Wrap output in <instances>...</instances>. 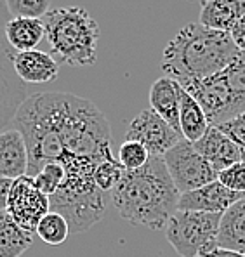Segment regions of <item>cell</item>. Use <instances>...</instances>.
I'll return each instance as SVG.
<instances>
[{
    "label": "cell",
    "instance_id": "26",
    "mask_svg": "<svg viewBox=\"0 0 245 257\" xmlns=\"http://www.w3.org/2000/svg\"><path fill=\"white\" fill-rule=\"evenodd\" d=\"M217 128H221V131L238 146L240 153H242V162H245V111L240 113L235 118H231L229 122H224V123H221V125H217Z\"/></svg>",
    "mask_w": 245,
    "mask_h": 257
},
{
    "label": "cell",
    "instance_id": "6",
    "mask_svg": "<svg viewBox=\"0 0 245 257\" xmlns=\"http://www.w3.org/2000/svg\"><path fill=\"white\" fill-rule=\"evenodd\" d=\"M162 158L171 174L172 183L181 195L202 188L217 179V172L212 169V165L195 150L193 143L186 141V139H183L179 145L169 150Z\"/></svg>",
    "mask_w": 245,
    "mask_h": 257
},
{
    "label": "cell",
    "instance_id": "3",
    "mask_svg": "<svg viewBox=\"0 0 245 257\" xmlns=\"http://www.w3.org/2000/svg\"><path fill=\"white\" fill-rule=\"evenodd\" d=\"M45 39L58 63L90 66L97 61L101 30L84 7H58L42 18Z\"/></svg>",
    "mask_w": 245,
    "mask_h": 257
},
{
    "label": "cell",
    "instance_id": "13",
    "mask_svg": "<svg viewBox=\"0 0 245 257\" xmlns=\"http://www.w3.org/2000/svg\"><path fill=\"white\" fill-rule=\"evenodd\" d=\"M179 90L181 85L171 77H160L150 87V108L165 120L176 132L179 127ZM183 136V134H181Z\"/></svg>",
    "mask_w": 245,
    "mask_h": 257
},
{
    "label": "cell",
    "instance_id": "4",
    "mask_svg": "<svg viewBox=\"0 0 245 257\" xmlns=\"http://www.w3.org/2000/svg\"><path fill=\"white\" fill-rule=\"evenodd\" d=\"M221 214L178 210L165 224V236L183 257H207L216 250Z\"/></svg>",
    "mask_w": 245,
    "mask_h": 257
},
{
    "label": "cell",
    "instance_id": "14",
    "mask_svg": "<svg viewBox=\"0 0 245 257\" xmlns=\"http://www.w3.org/2000/svg\"><path fill=\"white\" fill-rule=\"evenodd\" d=\"M245 16V0H209L202 4L200 25L210 30L229 33Z\"/></svg>",
    "mask_w": 245,
    "mask_h": 257
},
{
    "label": "cell",
    "instance_id": "18",
    "mask_svg": "<svg viewBox=\"0 0 245 257\" xmlns=\"http://www.w3.org/2000/svg\"><path fill=\"white\" fill-rule=\"evenodd\" d=\"M33 243V235L25 231L7 212H0V257H20Z\"/></svg>",
    "mask_w": 245,
    "mask_h": 257
},
{
    "label": "cell",
    "instance_id": "23",
    "mask_svg": "<svg viewBox=\"0 0 245 257\" xmlns=\"http://www.w3.org/2000/svg\"><path fill=\"white\" fill-rule=\"evenodd\" d=\"M11 18H39L49 13L51 0H6Z\"/></svg>",
    "mask_w": 245,
    "mask_h": 257
},
{
    "label": "cell",
    "instance_id": "2",
    "mask_svg": "<svg viewBox=\"0 0 245 257\" xmlns=\"http://www.w3.org/2000/svg\"><path fill=\"white\" fill-rule=\"evenodd\" d=\"M240 52L229 33L210 30L200 23H190L165 45L162 70L165 77L183 85L223 71Z\"/></svg>",
    "mask_w": 245,
    "mask_h": 257
},
{
    "label": "cell",
    "instance_id": "10",
    "mask_svg": "<svg viewBox=\"0 0 245 257\" xmlns=\"http://www.w3.org/2000/svg\"><path fill=\"white\" fill-rule=\"evenodd\" d=\"M193 146L212 165V169L217 174L236 162H242V153H240L238 146L217 127L210 125L209 131L203 134V138L193 143Z\"/></svg>",
    "mask_w": 245,
    "mask_h": 257
},
{
    "label": "cell",
    "instance_id": "8",
    "mask_svg": "<svg viewBox=\"0 0 245 257\" xmlns=\"http://www.w3.org/2000/svg\"><path fill=\"white\" fill-rule=\"evenodd\" d=\"M127 141H138L148 150L150 157H164L169 150L183 141V136L176 132L152 108L143 109L133 118L126 132Z\"/></svg>",
    "mask_w": 245,
    "mask_h": 257
},
{
    "label": "cell",
    "instance_id": "29",
    "mask_svg": "<svg viewBox=\"0 0 245 257\" xmlns=\"http://www.w3.org/2000/svg\"><path fill=\"white\" fill-rule=\"evenodd\" d=\"M207 257H245V254L236 250H228V248H221L217 247L216 250H212Z\"/></svg>",
    "mask_w": 245,
    "mask_h": 257
},
{
    "label": "cell",
    "instance_id": "25",
    "mask_svg": "<svg viewBox=\"0 0 245 257\" xmlns=\"http://www.w3.org/2000/svg\"><path fill=\"white\" fill-rule=\"evenodd\" d=\"M217 181L228 190L245 193V162H236L226 167L224 171L217 174Z\"/></svg>",
    "mask_w": 245,
    "mask_h": 257
},
{
    "label": "cell",
    "instance_id": "22",
    "mask_svg": "<svg viewBox=\"0 0 245 257\" xmlns=\"http://www.w3.org/2000/svg\"><path fill=\"white\" fill-rule=\"evenodd\" d=\"M150 160V153L141 143L138 141H124L118 150V162L126 171H138L145 167Z\"/></svg>",
    "mask_w": 245,
    "mask_h": 257
},
{
    "label": "cell",
    "instance_id": "15",
    "mask_svg": "<svg viewBox=\"0 0 245 257\" xmlns=\"http://www.w3.org/2000/svg\"><path fill=\"white\" fill-rule=\"evenodd\" d=\"M7 44L16 52L33 51L45 37L44 23L39 18H11L4 26Z\"/></svg>",
    "mask_w": 245,
    "mask_h": 257
},
{
    "label": "cell",
    "instance_id": "19",
    "mask_svg": "<svg viewBox=\"0 0 245 257\" xmlns=\"http://www.w3.org/2000/svg\"><path fill=\"white\" fill-rule=\"evenodd\" d=\"M35 233L47 245H61L70 236V224H68L65 215L51 210L40 219Z\"/></svg>",
    "mask_w": 245,
    "mask_h": 257
},
{
    "label": "cell",
    "instance_id": "7",
    "mask_svg": "<svg viewBox=\"0 0 245 257\" xmlns=\"http://www.w3.org/2000/svg\"><path fill=\"white\" fill-rule=\"evenodd\" d=\"M6 212L20 228L33 235L40 219L51 212V198L35 186L32 176L18 177L11 188Z\"/></svg>",
    "mask_w": 245,
    "mask_h": 257
},
{
    "label": "cell",
    "instance_id": "27",
    "mask_svg": "<svg viewBox=\"0 0 245 257\" xmlns=\"http://www.w3.org/2000/svg\"><path fill=\"white\" fill-rule=\"evenodd\" d=\"M229 35H231L233 42L236 44V47H238L242 52H245V16L240 18L238 23L233 26V30L229 32Z\"/></svg>",
    "mask_w": 245,
    "mask_h": 257
},
{
    "label": "cell",
    "instance_id": "17",
    "mask_svg": "<svg viewBox=\"0 0 245 257\" xmlns=\"http://www.w3.org/2000/svg\"><path fill=\"white\" fill-rule=\"evenodd\" d=\"M179 127L183 139L190 143H197L198 139H202L210 127L205 111L183 87L179 90Z\"/></svg>",
    "mask_w": 245,
    "mask_h": 257
},
{
    "label": "cell",
    "instance_id": "9",
    "mask_svg": "<svg viewBox=\"0 0 245 257\" xmlns=\"http://www.w3.org/2000/svg\"><path fill=\"white\" fill-rule=\"evenodd\" d=\"M245 193H236L228 190L219 181L205 184L193 191L183 193L179 196L178 210H191V212H207L223 215L233 203L243 198Z\"/></svg>",
    "mask_w": 245,
    "mask_h": 257
},
{
    "label": "cell",
    "instance_id": "21",
    "mask_svg": "<svg viewBox=\"0 0 245 257\" xmlns=\"http://www.w3.org/2000/svg\"><path fill=\"white\" fill-rule=\"evenodd\" d=\"M126 169L122 167V164L118 162V158H111V160L101 162L96 167L94 172V183L104 193H111L116 188V184L120 183V179L124 177Z\"/></svg>",
    "mask_w": 245,
    "mask_h": 257
},
{
    "label": "cell",
    "instance_id": "28",
    "mask_svg": "<svg viewBox=\"0 0 245 257\" xmlns=\"http://www.w3.org/2000/svg\"><path fill=\"white\" fill-rule=\"evenodd\" d=\"M13 184H14V179H9V177H0V212H6L7 198H9V193H11Z\"/></svg>",
    "mask_w": 245,
    "mask_h": 257
},
{
    "label": "cell",
    "instance_id": "1",
    "mask_svg": "<svg viewBox=\"0 0 245 257\" xmlns=\"http://www.w3.org/2000/svg\"><path fill=\"white\" fill-rule=\"evenodd\" d=\"M181 193L162 157H150L145 167L126 171L110 200L120 217L148 229H164L178 212Z\"/></svg>",
    "mask_w": 245,
    "mask_h": 257
},
{
    "label": "cell",
    "instance_id": "20",
    "mask_svg": "<svg viewBox=\"0 0 245 257\" xmlns=\"http://www.w3.org/2000/svg\"><path fill=\"white\" fill-rule=\"evenodd\" d=\"M65 179H66V172L61 164H47L33 176L35 186L39 188L44 195H47L49 198L54 196L56 193L59 191V188L63 186Z\"/></svg>",
    "mask_w": 245,
    "mask_h": 257
},
{
    "label": "cell",
    "instance_id": "30",
    "mask_svg": "<svg viewBox=\"0 0 245 257\" xmlns=\"http://www.w3.org/2000/svg\"><path fill=\"white\" fill-rule=\"evenodd\" d=\"M203 2H209V0H202V4H203Z\"/></svg>",
    "mask_w": 245,
    "mask_h": 257
},
{
    "label": "cell",
    "instance_id": "11",
    "mask_svg": "<svg viewBox=\"0 0 245 257\" xmlns=\"http://www.w3.org/2000/svg\"><path fill=\"white\" fill-rule=\"evenodd\" d=\"M14 71L25 84H49L56 80L59 73V63L54 56L44 51L16 52L13 59Z\"/></svg>",
    "mask_w": 245,
    "mask_h": 257
},
{
    "label": "cell",
    "instance_id": "5",
    "mask_svg": "<svg viewBox=\"0 0 245 257\" xmlns=\"http://www.w3.org/2000/svg\"><path fill=\"white\" fill-rule=\"evenodd\" d=\"M190 96L197 99L205 111L207 120L212 127H217L245 111V101L240 99L223 80L221 73L210 75L200 80H191L181 85Z\"/></svg>",
    "mask_w": 245,
    "mask_h": 257
},
{
    "label": "cell",
    "instance_id": "16",
    "mask_svg": "<svg viewBox=\"0 0 245 257\" xmlns=\"http://www.w3.org/2000/svg\"><path fill=\"white\" fill-rule=\"evenodd\" d=\"M217 245L245 254V196L221 215Z\"/></svg>",
    "mask_w": 245,
    "mask_h": 257
},
{
    "label": "cell",
    "instance_id": "24",
    "mask_svg": "<svg viewBox=\"0 0 245 257\" xmlns=\"http://www.w3.org/2000/svg\"><path fill=\"white\" fill-rule=\"evenodd\" d=\"M226 85L245 101V52H240L238 58L235 59L231 64L224 68L223 71H219Z\"/></svg>",
    "mask_w": 245,
    "mask_h": 257
},
{
    "label": "cell",
    "instance_id": "12",
    "mask_svg": "<svg viewBox=\"0 0 245 257\" xmlns=\"http://www.w3.org/2000/svg\"><path fill=\"white\" fill-rule=\"evenodd\" d=\"M28 172V150L21 132L14 127L0 131V177L26 176Z\"/></svg>",
    "mask_w": 245,
    "mask_h": 257
}]
</instances>
